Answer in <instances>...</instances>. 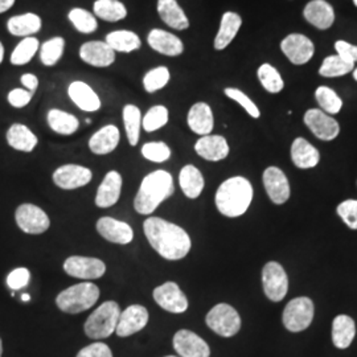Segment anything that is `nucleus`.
I'll list each match as a JSON object with an SVG mask.
<instances>
[{"label": "nucleus", "mask_w": 357, "mask_h": 357, "mask_svg": "<svg viewBox=\"0 0 357 357\" xmlns=\"http://www.w3.org/2000/svg\"><path fill=\"white\" fill-rule=\"evenodd\" d=\"M352 63H348L343 60L340 56L335 54L324 59L323 64L320 66V76L323 77H340L354 70Z\"/></svg>", "instance_id": "79ce46f5"}, {"label": "nucleus", "mask_w": 357, "mask_h": 357, "mask_svg": "<svg viewBox=\"0 0 357 357\" xmlns=\"http://www.w3.org/2000/svg\"><path fill=\"white\" fill-rule=\"evenodd\" d=\"M3 355V343H1V339H0V357Z\"/></svg>", "instance_id": "bf43d9fd"}, {"label": "nucleus", "mask_w": 357, "mask_h": 357, "mask_svg": "<svg viewBox=\"0 0 357 357\" xmlns=\"http://www.w3.org/2000/svg\"><path fill=\"white\" fill-rule=\"evenodd\" d=\"M147 43L153 51L169 57L180 56L184 51V44L178 36L158 28L149 33Z\"/></svg>", "instance_id": "412c9836"}, {"label": "nucleus", "mask_w": 357, "mask_h": 357, "mask_svg": "<svg viewBox=\"0 0 357 357\" xmlns=\"http://www.w3.org/2000/svg\"><path fill=\"white\" fill-rule=\"evenodd\" d=\"M168 122V110L166 106L158 105L151 107L143 116V128L147 132H153L166 126Z\"/></svg>", "instance_id": "a18cd8bd"}, {"label": "nucleus", "mask_w": 357, "mask_h": 357, "mask_svg": "<svg viewBox=\"0 0 357 357\" xmlns=\"http://www.w3.org/2000/svg\"><path fill=\"white\" fill-rule=\"evenodd\" d=\"M335 50L337 52V56H340L343 60L348 61V63H352L355 64L357 61V47L356 45H352L347 41H336L335 44Z\"/></svg>", "instance_id": "603ef678"}, {"label": "nucleus", "mask_w": 357, "mask_h": 357, "mask_svg": "<svg viewBox=\"0 0 357 357\" xmlns=\"http://www.w3.org/2000/svg\"><path fill=\"white\" fill-rule=\"evenodd\" d=\"M206 326L222 337H231L241 328V318L233 307L227 303H220L213 307L206 318Z\"/></svg>", "instance_id": "423d86ee"}, {"label": "nucleus", "mask_w": 357, "mask_h": 357, "mask_svg": "<svg viewBox=\"0 0 357 357\" xmlns=\"http://www.w3.org/2000/svg\"><path fill=\"white\" fill-rule=\"evenodd\" d=\"M7 142L17 151L31 153L38 146V137L26 126L15 123L7 131Z\"/></svg>", "instance_id": "2f4dec72"}, {"label": "nucleus", "mask_w": 357, "mask_h": 357, "mask_svg": "<svg viewBox=\"0 0 357 357\" xmlns=\"http://www.w3.org/2000/svg\"><path fill=\"white\" fill-rule=\"evenodd\" d=\"M281 50L286 57L295 65H303L308 63L314 56V44L305 35L293 33L289 35L281 43Z\"/></svg>", "instance_id": "ddd939ff"}, {"label": "nucleus", "mask_w": 357, "mask_h": 357, "mask_svg": "<svg viewBox=\"0 0 357 357\" xmlns=\"http://www.w3.org/2000/svg\"><path fill=\"white\" fill-rule=\"evenodd\" d=\"M356 335L355 320L347 315H339L332 323V342L336 348L345 349L352 344Z\"/></svg>", "instance_id": "c756f323"}, {"label": "nucleus", "mask_w": 357, "mask_h": 357, "mask_svg": "<svg viewBox=\"0 0 357 357\" xmlns=\"http://www.w3.org/2000/svg\"><path fill=\"white\" fill-rule=\"evenodd\" d=\"M195 151L209 162H220L229 155V144L221 135H204L195 144Z\"/></svg>", "instance_id": "aec40b11"}, {"label": "nucleus", "mask_w": 357, "mask_h": 357, "mask_svg": "<svg viewBox=\"0 0 357 357\" xmlns=\"http://www.w3.org/2000/svg\"><path fill=\"white\" fill-rule=\"evenodd\" d=\"M48 125L52 130L60 135H72L77 131L79 122L75 115L69 114L59 109H52L48 113Z\"/></svg>", "instance_id": "c9c22d12"}, {"label": "nucleus", "mask_w": 357, "mask_h": 357, "mask_svg": "<svg viewBox=\"0 0 357 357\" xmlns=\"http://www.w3.org/2000/svg\"><path fill=\"white\" fill-rule=\"evenodd\" d=\"M257 75H258L259 82L262 84V86L265 89L268 90V93H273V94L280 93L284 86L280 72L273 65H261Z\"/></svg>", "instance_id": "ea45409f"}, {"label": "nucleus", "mask_w": 357, "mask_h": 357, "mask_svg": "<svg viewBox=\"0 0 357 357\" xmlns=\"http://www.w3.org/2000/svg\"><path fill=\"white\" fill-rule=\"evenodd\" d=\"M337 215L342 217L348 228L357 229V200L343 202L337 206Z\"/></svg>", "instance_id": "09e8293b"}, {"label": "nucleus", "mask_w": 357, "mask_h": 357, "mask_svg": "<svg viewBox=\"0 0 357 357\" xmlns=\"http://www.w3.org/2000/svg\"><path fill=\"white\" fill-rule=\"evenodd\" d=\"M305 123L311 132L321 141H332L339 135V123L324 112L311 109L305 114Z\"/></svg>", "instance_id": "2eb2a0df"}, {"label": "nucleus", "mask_w": 357, "mask_h": 357, "mask_svg": "<svg viewBox=\"0 0 357 357\" xmlns=\"http://www.w3.org/2000/svg\"><path fill=\"white\" fill-rule=\"evenodd\" d=\"M7 29L13 36L29 38L41 29V19L38 15L32 13L13 16L7 22Z\"/></svg>", "instance_id": "7c9ffc66"}, {"label": "nucleus", "mask_w": 357, "mask_h": 357, "mask_svg": "<svg viewBox=\"0 0 357 357\" xmlns=\"http://www.w3.org/2000/svg\"><path fill=\"white\" fill-rule=\"evenodd\" d=\"M187 122L195 134L202 135V137L209 135L213 130V125H215L212 109L209 107L208 103H195L188 113Z\"/></svg>", "instance_id": "b1692460"}, {"label": "nucleus", "mask_w": 357, "mask_h": 357, "mask_svg": "<svg viewBox=\"0 0 357 357\" xmlns=\"http://www.w3.org/2000/svg\"><path fill=\"white\" fill-rule=\"evenodd\" d=\"M354 3H355V6H357V0H354Z\"/></svg>", "instance_id": "680f3d73"}, {"label": "nucleus", "mask_w": 357, "mask_h": 357, "mask_svg": "<svg viewBox=\"0 0 357 357\" xmlns=\"http://www.w3.org/2000/svg\"><path fill=\"white\" fill-rule=\"evenodd\" d=\"M65 50L64 38H52L47 40L40 50V60L45 66H53L60 61Z\"/></svg>", "instance_id": "4c0bfd02"}, {"label": "nucleus", "mask_w": 357, "mask_h": 357, "mask_svg": "<svg viewBox=\"0 0 357 357\" xmlns=\"http://www.w3.org/2000/svg\"><path fill=\"white\" fill-rule=\"evenodd\" d=\"M264 185L274 204H283L290 197V184L286 175L277 167H268L264 172Z\"/></svg>", "instance_id": "f3484780"}, {"label": "nucleus", "mask_w": 357, "mask_h": 357, "mask_svg": "<svg viewBox=\"0 0 357 357\" xmlns=\"http://www.w3.org/2000/svg\"><path fill=\"white\" fill-rule=\"evenodd\" d=\"M76 357H113V352L105 343H93L82 348Z\"/></svg>", "instance_id": "3c124183"}, {"label": "nucleus", "mask_w": 357, "mask_h": 357, "mask_svg": "<svg viewBox=\"0 0 357 357\" xmlns=\"http://www.w3.org/2000/svg\"><path fill=\"white\" fill-rule=\"evenodd\" d=\"M307 22L318 29H328L335 22V13L331 4L326 0L310 1L303 11Z\"/></svg>", "instance_id": "393cba45"}, {"label": "nucleus", "mask_w": 357, "mask_h": 357, "mask_svg": "<svg viewBox=\"0 0 357 357\" xmlns=\"http://www.w3.org/2000/svg\"><path fill=\"white\" fill-rule=\"evenodd\" d=\"M144 233L153 250L169 261L184 258L191 250L188 233L178 225L159 217H150L144 221Z\"/></svg>", "instance_id": "f257e3e1"}, {"label": "nucleus", "mask_w": 357, "mask_h": 357, "mask_svg": "<svg viewBox=\"0 0 357 357\" xmlns=\"http://www.w3.org/2000/svg\"><path fill=\"white\" fill-rule=\"evenodd\" d=\"M264 290L270 301L281 302L289 290V278L278 262H268L262 271Z\"/></svg>", "instance_id": "1a4fd4ad"}, {"label": "nucleus", "mask_w": 357, "mask_h": 357, "mask_svg": "<svg viewBox=\"0 0 357 357\" xmlns=\"http://www.w3.org/2000/svg\"><path fill=\"white\" fill-rule=\"evenodd\" d=\"M225 94H227V97H229L230 100L236 101L241 107H243L246 110V113L250 115L252 118H259V115H261L259 109L257 107V105L243 91L234 89V88H227L225 89Z\"/></svg>", "instance_id": "de8ad7c7"}, {"label": "nucleus", "mask_w": 357, "mask_h": 357, "mask_svg": "<svg viewBox=\"0 0 357 357\" xmlns=\"http://www.w3.org/2000/svg\"><path fill=\"white\" fill-rule=\"evenodd\" d=\"M65 273L73 278L78 280H97L101 278L106 266L101 259L98 258H90V257H69L64 262Z\"/></svg>", "instance_id": "9d476101"}, {"label": "nucleus", "mask_w": 357, "mask_h": 357, "mask_svg": "<svg viewBox=\"0 0 357 357\" xmlns=\"http://www.w3.org/2000/svg\"><path fill=\"white\" fill-rule=\"evenodd\" d=\"M68 94L77 107H79L84 112L93 113L100 110L101 107L100 97L86 82H82V81L72 82L68 88Z\"/></svg>", "instance_id": "4be33fe9"}, {"label": "nucleus", "mask_w": 357, "mask_h": 357, "mask_svg": "<svg viewBox=\"0 0 357 357\" xmlns=\"http://www.w3.org/2000/svg\"><path fill=\"white\" fill-rule=\"evenodd\" d=\"M15 4V0H0V13L8 11Z\"/></svg>", "instance_id": "6e6d98bb"}, {"label": "nucleus", "mask_w": 357, "mask_h": 357, "mask_svg": "<svg viewBox=\"0 0 357 357\" xmlns=\"http://www.w3.org/2000/svg\"><path fill=\"white\" fill-rule=\"evenodd\" d=\"M16 224L28 234H41L50 229L51 220L38 205L23 204L16 209Z\"/></svg>", "instance_id": "6e6552de"}, {"label": "nucleus", "mask_w": 357, "mask_h": 357, "mask_svg": "<svg viewBox=\"0 0 357 357\" xmlns=\"http://www.w3.org/2000/svg\"><path fill=\"white\" fill-rule=\"evenodd\" d=\"M174 348L180 357H209L211 349L199 335L188 330H180L174 336Z\"/></svg>", "instance_id": "4468645a"}, {"label": "nucleus", "mask_w": 357, "mask_h": 357, "mask_svg": "<svg viewBox=\"0 0 357 357\" xmlns=\"http://www.w3.org/2000/svg\"><path fill=\"white\" fill-rule=\"evenodd\" d=\"M174 193L172 175L163 169L153 171L142 180L134 208L139 215H150Z\"/></svg>", "instance_id": "f03ea898"}, {"label": "nucleus", "mask_w": 357, "mask_h": 357, "mask_svg": "<svg viewBox=\"0 0 357 357\" xmlns=\"http://www.w3.org/2000/svg\"><path fill=\"white\" fill-rule=\"evenodd\" d=\"M121 310L116 302L107 301L98 307L85 323V333L90 339L98 340L112 336L116 330Z\"/></svg>", "instance_id": "39448f33"}, {"label": "nucleus", "mask_w": 357, "mask_h": 357, "mask_svg": "<svg viewBox=\"0 0 357 357\" xmlns=\"http://www.w3.org/2000/svg\"><path fill=\"white\" fill-rule=\"evenodd\" d=\"M20 81H22L23 86H24L28 91H31V93H35L38 88V78L35 76V75H32V73L23 75L22 78H20Z\"/></svg>", "instance_id": "5fc2aeb1"}, {"label": "nucleus", "mask_w": 357, "mask_h": 357, "mask_svg": "<svg viewBox=\"0 0 357 357\" xmlns=\"http://www.w3.org/2000/svg\"><path fill=\"white\" fill-rule=\"evenodd\" d=\"M149 318V311L144 307L139 305L128 306L123 312H121L115 332L119 337L131 336L147 326Z\"/></svg>", "instance_id": "dca6fc26"}, {"label": "nucleus", "mask_w": 357, "mask_h": 357, "mask_svg": "<svg viewBox=\"0 0 357 357\" xmlns=\"http://www.w3.org/2000/svg\"><path fill=\"white\" fill-rule=\"evenodd\" d=\"M241 26H243V19L238 13H225L222 15L220 29L215 38V48L217 51H222L229 45L237 36Z\"/></svg>", "instance_id": "cd10ccee"}, {"label": "nucleus", "mask_w": 357, "mask_h": 357, "mask_svg": "<svg viewBox=\"0 0 357 357\" xmlns=\"http://www.w3.org/2000/svg\"><path fill=\"white\" fill-rule=\"evenodd\" d=\"M180 187L188 199H197L204 190V178L195 166L183 167L178 175Z\"/></svg>", "instance_id": "473e14b6"}, {"label": "nucleus", "mask_w": 357, "mask_h": 357, "mask_svg": "<svg viewBox=\"0 0 357 357\" xmlns=\"http://www.w3.org/2000/svg\"><path fill=\"white\" fill-rule=\"evenodd\" d=\"M3 59H4V47H3V44L0 43V64H1Z\"/></svg>", "instance_id": "4d7b16f0"}, {"label": "nucleus", "mask_w": 357, "mask_h": 357, "mask_svg": "<svg viewBox=\"0 0 357 357\" xmlns=\"http://www.w3.org/2000/svg\"><path fill=\"white\" fill-rule=\"evenodd\" d=\"M158 13L169 28L184 31L190 26V20L176 0H158Z\"/></svg>", "instance_id": "a878e982"}, {"label": "nucleus", "mask_w": 357, "mask_h": 357, "mask_svg": "<svg viewBox=\"0 0 357 357\" xmlns=\"http://www.w3.org/2000/svg\"><path fill=\"white\" fill-rule=\"evenodd\" d=\"M93 10L97 17L110 23L123 20L128 16L126 6L119 0H97Z\"/></svg>", "instance_id": "f704fd0d"}, {"label": "nucleus", "mask_w": 357, "mask_h": 357, "mask_svg": "<svg viewBox=\"0 0 357 357\" xmlns=\"http://www.w3.org/2000/svg\"><path fill=\"white\" fill-rule=\"evenodd\" d=\"M166 357H176V356H166Z\"/></svg>", "instance_id": "e2e57ef3"}, {"label": "nucleus", "mask_w": 357, "mask_h": 357, "mask_svg": "<svg viewBox=\"0 0 357 357\" xmlns=\"http://www.w3.org/2000/svg\"><path fill=\"white\" fill-rule=\"evenodd\" d=\"M315 97H317V101L319 103L320 107L324 110V113L337 114L342 110L343 101L331 88L320 86L315 91Z\"/></svg>", "instance_id": "37998d69"}, {"label": "nucleus", "mask_w": 357, "mask_h": 357, "mask_svg": "<svg viewBox=\"0 0 357 357\" xmlns=\"http://www.w3.org/2000/svg\"><path fill=\"white\" fill-rule=\"evenodd\" d=\"M354 77H355V79L357 81V68L354 70Z\"/></svg>", "instance_id": "052dcab7"}, {"label": "nucleus", "mask_w": 357, "mask_h": 357, "mask_svg": "<svg viewBox=\"0 0 357 357\" xmlns=\"http://www.w3.org/2000/svg\"><path fill=\"white\" fill-rule=\"evenodd\" d=\"M119 130L114 125H107L98 130L89 141L90 151L96 155L113 153L119 143Z\"/></svg>", "instance_id": "bb28decb"}, {"label": "nucleus", "mask_w": 357, "mask_h": 357, "mask_svg": "<svg viewBox=\"0 0 357 357\" xmlns=\"http://www.w3.org/2000/svg\"><path fill=\"white\" fill-rule=\"evenodd\" d=\"M22 299H23V301H24V302H28V301H29V299H31V298H29V295H28V294H24V295H23V296H22Z\"/></svg>", "instance_id": "13d9d810"}, {"label": "nucleus", "mask_w": 357, "mask_h": 357, "mask_svg": "<svg viewBox=\"0 0 357 357\" xmlns=\"http://www.w3.org/2000/svg\"><path fill=\"white\" fill-rule=\"evenodd\" d=\"M93 178L89 168L77 165L59 167L53 174L54 184L61 190H76L86 185Z\"/></svg>", "instance_id": "f8f14e48"}, {"label": "nucleus", "mask_w": 357, "mask_h": 357, "mask_svg": "<svg viewBox=\"0 0 357 357\" xmlns=\"http://www.w3.org/2000/svg\"><path fill=\"white\" fill-rule=\"evenodd\" d=\"M155 302L172 314H183L188 308V299L175 282H167L153 290Z\"/></svg>", "instance_id": "9b49d317"}, {"label": "nucleus", "mask_w": 357, "mask_h": 357, "mask_svg": "<svg viewBox=\"0 0 357 357\" xmlns=\"http://www.w3.org/2000/svg\"><path fill=\"white\" fill-rule=\"evenodd\" d=\"M142 155L153 163H163L169 159L171 150L165 142H150L142 147Z\"/></svg>", "instance_id": "49530a36"}, {"label": "nucleus", "mask_w": 357, "mask_h": 357, "mask_svg": "<svg viewBox=\"0 0 357 357\" xmlns=\"http://www.w3.org/2000/svg\"><path fill=\"white\" fill-rule=\"evenodd\" d=\"M97 230L105 240L113 243L126 245L132 241L134 231L131 227L123 222L118 221L113 217H102L97 221Z\"/></svg>", "instance_id": "6ab92c4d"}, {"label": "nucleus", "mask_w": 357, "mask_h": 357, "mask_svg": "<svg viewBox=\"0 0 357 357\" xmlns=\"http://www.w3.org/2000/svg\"><path fill=\"white\" fill-rule=\"evenodd\" d=\"M314 319V303L310 298H295L283 311V324L290 332L305 331Z\"/></svg>", "instance_id": "0eeeda50"}, {"label": "nucleus", "mask_w": 357, "mask_h": 357, "mask_svg": "<svg viewBox=\"0 0 357 357\" xmlns=\"http://www.w3.org/2000/svg\"><path fill=\"white\" fill-rule=\"evenodd\" d=\"M98 298L100 289L91 282H84L70 286L59 294L56 305L66 314H79L94 306Z\"/></svg>", "instance_id": "20e7f679"}, {"label": "nucleus", "mask_w": 357, "mask_h": 357, "mask_svg": "<svg viewBox=\"0 0 357 357\" xmlns=\"http://www.w3.org/2000/svg\"><path fill=\"white\" fill-rule=\"evenodd\" d=\"M79 57L84 63L96 68H107L115 61V52L106 41L93 40L79 48Z\"/></svg>", "instance_id": "a211bd4d"}, {"label": "nucleus", "mask_w": 357, "mask_h": 357, "mask_svg": "<svg viewBox=\"0 0 357 357\" xmlns=\"http://www.w3.org/2000/svg\"><path fill=\"white\" fill-rule=\"evenodd\" d=\"M32 97H33V93H31L26 89H13L8 94V102L13 107L20 109L31 102Z\"/></svg>", "instance_id": "864d4df0"}, {"label": "nucleus", "mask_w": 357, "mask_h": 357, "mask_svg": "<svg viewBox=\"0 0 357 357\" xmlns=\"http://www.w3.org/2000/svg\"><path fill=\"white\" fill-rule=\"evenodd\" d=\"M68 19L81 33H93L98 26L96 16L84 8H73L68 15Z\"/></svg>", "instance_id": "a19ab883"}, {"label": "nucleus", "mask_w": 357, "mask_h": 357, "mask_svg": "<svg viewBox=\"0 0 357 357\" xmlns=\"http://www.w3.org/2000/svg\"><path fill=\"white\" fill-rule=\"evenodd\" d=\"M169 70L167 66H158L153 68L143 78V88L147 93H155L158 90L163 89L169 82Z\"/></svg>", "instance_id": "c03bdc74"}, {"label": "nucleus", "mask_w": 357, "mask_h": 357, "mask_svg": "<svg viewBox=\"0 0 357 357\" xmlns=\"http://www.w3.org/2000/svg\"><path fill=\"white\" fill-rule=\"evenodd\" d=\"M216 206L221 215L240 217L249 209L253 200V187L243 176L225 180L216 192Z\"/></svg>", "instance_id": "7ed1b4c3"}, {"label": "nucleus", "mask_w": 357, "mask_h": 357, "mask_svg": "<svg viewBox=\"0 0 357 357\" xmlns=\"http://www.w3.org/2000/svg\"><path fill=\"white\" fill-rule=\"evenodd\" d=\"M291 159L298 168H314L319 163V151L306 139L296 138L291 146Z\"/></svg>", "instance_id": "c85d7f7f"}, {"label": "nucleus", "mask_w": 357, "mask_h": 357, "mask_svg": "<svg viewBox=\"0 0 357 357\" xmlns=\"http://www.w3.org/2000/svg\"><path fill=\"white\" fill-rule=\"evenodd\" d=\"M123 123L128 134V143L137 146L141 134L142 113L135 105H126L123 107Z\"/></svg>", "instance_id": "e433bc0d"}, {"label": "nucleus", "mask_w": 357, "mask_h": 357, "mask_svg": "<svg viewBox=\"0 0 357 357\" xmlns=\"http://www.w3.org/2000/svg\"><path fill=\"white\" fill-rule=\"evenodd\" d=\"M107 45L114 52H122V53H130V52L137 51L139 50L142 45L141 38L139 36L128 29H118L110 32L106 40Z\"/></svg>", "instance_id": "72a5a7b5"}, {"label": "nucleus", "mask_w": 357, "mask_h": 357, "mask_svg": "<svg viewBox=\"0 0 357 357\" xmlns=\"http://www.w3.org/2000/svg\"><path fill=\"white\" fill-rule=\"evenodd\" d=\"M38 38H24L13 50V54H11V64L13 65H26L33 59V56L36 54L38 51Z\"/></svg>", "instance_id": "58836bf2"}, {"label": "nucleus", "mask_w": 357, "mask_h": 357, "mask_svg": "<svg viewBox=\"0 0 357 357\" xmlns=\"http://www.w3.org/2000/svg\"><path fill=\"white\" fill-rule=\"evenodd\" d=\"M122 190V176L116 171H110L103 178L97 196L96 204L100 208H110L116 204Z\"/></svg>", "instance_id": "5701e85b"}, {"label": "nucleus", "mask_w": 357, "mask_h": 357, "mask_svg": "<svg viewBox=\"0 0 357 357\" xmlns=\"http://www.w3.org/2000/svg\"><path fill=\"white\" fill-rule=\"evenodd\" d=\"M31 280V273L26 268H15L7 277V284L11 290H20L26 287Z\"/></svg>", "instance_id": "8fccbe9b"}]
</instances>
